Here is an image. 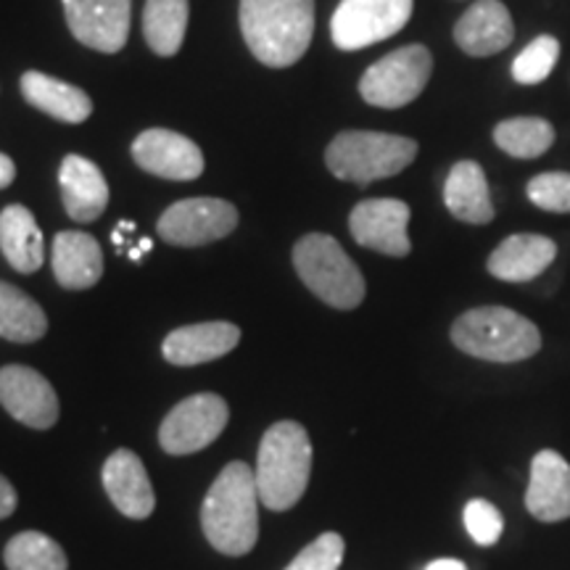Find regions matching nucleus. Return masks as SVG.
<instances>
[{
  "label": "nucleus",
  "mask_w": 570,
  "mask_h": 570,
  "mask_svg": "<svg viewBox=\"0 0 570 570\" xmlns=\"http://www.w3.org/2000/svg\"><path fill=\"white\" fill-rule=\"evenodd\" d=\"M259 502L254 468L238 460L225 465L202 508L204 533L214 550L230 558L254 550L259 539Z\"/></svg>",
  "instance_id": "f257e3e1"
},
{
  "label": "nucleus",
  "mask_w": 570,
  "mask_h": 570,
  "mask_svg": "<svg viewBox=\"0 0 570 570\" xmlns=\"http://www.w3.org/2000/svg\"><path fill=\"white\" fill-rule=\"evenodd\" d=\"M240 32L265 67H294L315 35V0H240Z\"/></svg>",
  "instance_id": "f03ea898"
},
{
  "label": "nucleus",
  "mask_w": 570,
  "mask_h": 570,
  "mask_svg": "<svg viewBox=\"0 0 570 570\" xmlns=\"http://www.w3.org/2000/svg\"><path fill=\"white\" fill-rule=\"evenodd\" d=\"M256 489L267 510L285 512L304 497L312 475V441L302 423L281 420L262 436L256 458Z\"/></svg>",
  "instance_id": "7ed1b4c3"
},
{
  "label": "nucleus",
  "mask_w": 570,
  "mask_h": 570,
  "mask_svg": "<svg viewBox=\"0 0 570 570\" xmlns=\"http://www.w3.org/2000/svg\"><path fill=\"white\" fill-rule=\"evenodd\" d=\"M452 344L487 362H523L541 348L539 327L504 306H479L452 325Z\"/></svg>",
  "instance_id": "20e7f679"
},
{
  "label": "nucleus",
  "mask_w": 570,
  "mask_h": 570,
  "mask_svg": "<svg viewBox=\"0 0 570 570\" xmlns=\"http://www.w3.org/2000/svg\"><path fill=\"white\" fill-rule=\"evenodd\" d=\"M417 156V142L389 132L346 130L333 138L325 164L338 180L367 185L386 180L410 167Z\"/></svg>",
  "instance_id": "39448f33"
},
{
  "label": "nucleus",
  "mask_w": 570,
  "mask_h": 570,
  "mask_svg": "<svg viewBox=\"0 0 570 570\" xmlns=\"http://www.w3.org/2000/svg\"><path fill=\"white\" fill-rule=\"evenodd\" d=\"M294 267L306 288L336 309H356L365 298V277L331 235H304L294 246Z\"/></svg>",
  "instance_id": "423d86ee"
},
{
  "label": "nucleus",
  "mask_w": 570,
  "mask_h": 570,
  "mask_svg": "<svg viewBox=\"0 0 570 570\" xmlns=\"http://www.w3.org/2000/svg\"><path fill=\"white\" fill-rule=\"evenodd\" d=\"M431 71L433 56L425 46H404L362 75L360 92L377 109H402L425 90Z\"/></svg>",
  "instance_id": "0eeeda50"
},
{
  "label": "nucleus",
  "mask_w": 570,
  "mask_h": 570,
  "mask_svg": "<svg viewBox=\"0 0 570 570\" xmlns=\"http://www.w3.org/2000/svg\"><path fill=\"white\" fill-rule=\"evenodd\" d=\"M415 0H341L331 35L341 51H362L404 30Z\"/></svg>",
  "instance_id": "6e6552de"
},
{
  "label": "nucleus",
  "mask_w": 570,
  "mask_h": 570,
  "mask_svg": "<svg viewBox=\"0 0 570 570\" xmlns=\"http://www.w3.org/2000/svg\"><path fill=\"white\" fill-rule=\"evenodd\" d=\"M227 417V402L217 394H196L183 399L177 407L164 417L159 428V441L161 449L167 454H194L202 452L214 441L219 439V433L225 431Z\"/></svg>",
  "instance_id": "1a4fd4ad"
},
{
  "label": "nucleus",
  "mask_w": 570,
  "mask_h": 570,
  "mask_svg": "<svg viewBox=\"0 0 570 570\" xmlns=\"http://www.w3.org/2000/svg\"><path fill=\"white\" fill-rule=\"evenodd\" d=\"M238 209L223 198H185L169 206L159 219V235L169 246H206L230 235Z\"/></svg>",
  "instance_id": "9d476101"
},
{
  "label": "nucleus",
  "mask_w": 570,
  "mask_h": 570,
  "mask_svg": "<svg viewBox=\"0 0 570 570\" xmlns=\"http://www.w3.org/2000/svg\"><path fill=\"white\" fill-rule=\"evenodd\" d=\"M71 35L101 53H119L130 38L132 0H63Z\"/></svg>",
  "instance_id": "9b49d317"
},
{
  "label": "nucleus",
  "mask_w": 570,
  "mask_h": 570,
  "mask_svg": "<svg viewBox=\"0 0 570 570\" xmlns=\"http://www.w3.org/2000/svg\"><path fill=\"white\" fill-rule=\"evenodd\" d=\"M410 206L399 198H367L356 204L348 217V230L360 246L386 256H407L412 252Z\"/></svg>",
  "instance_id": "f8f14e48"
},
{
  "label": "nucleus",
  "mask_w": 570,
  "mask_h": 570,
  "mask_svg": "<svg viewBox=\"0 0 570 570\" xmlns=\"http://www.w3.org/2000/svg\"><path fill=\"white\" fill-rule=\"evenodd\" d=\"M0 404L19 423L48 431L59 420V396L46 375L24 365L0 370Z\"/></svg>",
  "instance_id": "ddd939ff"
},
{
  "label": "nucleus",
  "mask_w": 570,
  "mask_h": 570,
  "mask_svg": "<svg viewBox=\"0 0 570 570\" xmlns=\"http://www.w3.org/2000/svg\"><path fill=\"white\" fill-rule=\"evenodd\" d=\"M132 159L140 169L164 180L188 183L202 177L204 154L194 140L173 130H146L132 142Z\"/></svg>",
  "instance_id": "4468645a"
},
{
  "label": "nucleus",
  "mask_w": 570,
  "mask_h": 570,
  "mask_svg": "<svg viewBox=\"0 0 570 570\" xmlns=\"http://www.w3.org/2000/svg\"><path fill=\"white\" fill-rule=\"evenodd\" d=\"M525 508L544 523L570 518V465L554 449H544L531 462Z\"/></svg>",
  "instance_id": "2eb2a0df"
},
{
  "label": "nucleus",
  "mask_w": 570,
  "mask_h": 570,
  "mask_svg": "<svg viewBox=\"0 0 570 570\" xmlns=\"http://www.w3.org/2000/svg\"><path fill=\"white\" fill-rule=\"evenodd\" d=\"M104 489L111 504L132 520L148 518L156 508V494L146 465L130 449H117L104 465Z\"/></svg>",
  "instance_id": "dca6fc26"
},
{
  "label": "nucleus",
  "mask_w": 570,
  "mask_h": 570,
  "mask_svg": "<svg viewBox=\"0 0 570 570\" xmlns=\"http://www.w3.org/2000/svg\"><path fill=\"white\" fill-rule=\"evenodd\" d=\"M515 27L508 6L499 0H475L454 27V40L473 59H487L510 46Z\"/></svg>",
  "instance_id": "f3484780"
},
{
  "label": "nucleus",
  "mask_w": 570,
  "mask_h": 570,
  "mask_svg": "<svg viewBox=\"0 0 570 570\" xmlns=\"http://www.w3.org/2000/svg\"><path fill=\"white\" fill-rule=\"evenodd\" d=\"M240 341V327L233 323H198L185 325L169 333L164 338V360L173 362L180 367L204 365V362H214L219 356L230 354Z\"/></svg>",
  "instance_id": "a211bd4d"
},
{
  "label": "nucleus",
  "mask_w": 570,
  "mask_h": 570,
  "mask_svg": "<svg viewBox=\"0 0 570 570\" xmlns=\"http://www.w3.org/2000/svg\"><path fill=\"white\" fill-rule=\"evenodd\" d=\"M63 209L75 223H96L109 206V185L101 169L85 156L69 154L59 169Z\"/></svg>",
  "instance_id": "6ab92c4d"
},
{
  "label": "nucleus",
  "mask_w": 570,
  "mask_h": 570,
  "mask_svg": "<svg viewBox=\"0 0 570 570\" xmlns=\"http://www.w3.org/2000/svg\"><path fill=\"white\" fill-rule=\"evenodd\" d=\"M554 256H558V246L552 238L537 233H518L504 238L491 252L487 267L497 281L529 283L552 265Z\"/></svg>",
  "instance_id": "aec40b11"
},
{
  "label": "nucleus",
  "mask_w": 570,
  "mask_h": 570,
  "mask_svg": "<svg viewBox=\"0 0 570 570\" xmlns=\"http://www.w3.org/2000/svg\"><path fill=\"white\" fill-rule=\"evenodd\" d=\"M51 265L61 288L88 291L104 277V252L92 235L63 230L53 238Z\"/></svg>",
  "instance_id": "412c9836"
},
{
  "label": "nucleus",
  "mask_w": 570,
  "mask_h": 570,
  "mask_svg": "<svg viewBox=\"0 0 570 570\" xmlns=\"http://www.w3.org/2000/svg\"><path fill=\"white\" fill-rule=\"evenodd\" d=\"M21 96L35 109L46 111L48 117L67 125H80L92 114L88 92L69 82L56 80L51 75H42V71H27L21 77Z\"/></svg>",
  "instance_id": "4be33fe9"
},
{
  "label": "nucleus",
  "mask_w": 570,
  "mask_h": 570,
  "mask_svg": "<svg viewBox=\"0 0 570 570\" xmlns=\"http://www.w3.org/2000/svg\"><path fill=\"white\" fill-rule=\"evenodd\" d=\"M444 204L452 217L468 225H489L494 219L489 183L475 161H458L444 183Z\"/></svg>",
  "instance_id": "5701e85b"
},
{
  "label": "nucleus",
  "mask_w": 570,
  "mask_h": 570,
  "mask_svg": "<svg viewBox=\"0 0 570 570\" xmlns=\"http://www.w3.org/2000/svg\"><path fill=\"white\" fill-rule=\"evenodd\" d=\"M0 248L9 265L21 275L38 273L42 267L46 262L42 230L27 206L11 204L0 212Z\"/></svg>",
  "instance_id": "b1692460"
},
{
  "label": "nucleus",
  "mask_w": 570,
  "mask_h": 570,
  "mask_svg": "<svg viewBox=\"0 0 570 570\" xmlns=\"http://www.w3.org/2000/svg\"><path fill=\"white\" fill-rule=\"evenodd\" d=\"M48 331L42 306L17 285L0 281V338L13 344H32Z\"/></svg>",
  "instance_id": "393cba45"
},
{
  "label": "nucleus",
  "mask_w": 570,
  "mask_h": 570,
  "mask_svg": "<svg viewBox=\"0 0 570 570\" xmlns=\"http://www.w3.org/2000/svg\"><path fill=\"white\" fill-rule=\"evenodd\" d=\"M188 30V0H146L142 35L156 56H175Z\"/></svg>",
  "instance_id": "a878e982"
},
{
  "label": "nucleus",
  "mask_w": 570,
  "mask_h": 570,
  "mask_svg": "<svg viewBox=\"0 0 570 570\" xmlns=\"http://www.w3.org/2000/svg\"><path fill=\"white\" fill-rule=\"evenodd\" d=\"M494 140L504 154L515 156V159H537V156L550 151L554 130L547 119L515 117L494 127Z\"/></svg>",
  "instance_id": "bb28decb"
},
{
  "label": "nucleus",
  "mask_w": 570,
  "mask_h": 570,
  "mask_svg": "<svg viewBox=\"0 0 570 570\" xmlns=\"http://www.w3.org/2000/svg\"><path fill=\"white\" fill-rule=\"evenodd\" d=\"M3 558L9 570H69V560L61 547L40 531L17 533L6 544Z\"/></svg>",
  "instance_id": "cd10ccee"
},
{
  "label": "nucleus",
  "mask_w": 570,
  "mask_h": 570,
  "mask_svg": "<svg viewBox=\"0 0 570 570\" xmlns=\"http://www.w3.org/2000/svg\"><path fill=\"white\" fill-rule=\"evenodd\" d=\"M560 59V42L552 35H541L525 51L512 61V77L520 85H539L552 75L554 63Z\"/></svg>",
  "instance_id": "c85d7f7f"
},
{
  "label": "nucleus",
  "mask_w": 570,
  "mask_h": 570,
  "mask_svg": "<svg viewBox=\"0 0 570 570\" xmlns=\"http://www.w3.org/2000/svg\"><path fill=\"white\" fill-rule=\"evenodd\" d=\"M531 204L544 212L570 214V175L568 173H544L537 175L525 185Z\"/></svg>",
  "instance_id": "c756f323"
},
{
  "label": "nucleus",
  "mask_w": 570,
  "mask_h": 570,
  "mask_svg": "<svg viewBox=\"0 0 570 570\" xmlns=\"http://www.w3.org/2000/svg\"><path fill=\"white\" fill-rule=\"evenodd\" d=\"M344 539L338 533L327 531L312 541L309 547H304L285 570H338L341 562H344Z\"/></svg>",
  "instance_id": "7c9ffc66"
},
{
  "label": "nucleus",
  "mask_w": 570,
  "mask_h": 570,
  "mask_svg": "<svg viewBox=\"0 0 570 570\" xmlns=\"http://www.w3.org/2000/svg\"><path fill=\"white\" fill-rule=\"evenodd\" d=\"M465 529L470 533V539L481 547H491L497 544L499 537L504 531V518L494 504L487 502V499H470L465 508Z\"/></svg>",
  "instance_id": "2f4dec72"
},
{
  "label": "nucleus",
  "mask_w": 570,
  "mask_h": 570,
  "mask_svg": "<svg viewBox=\"0 0 570 570\" xmlns=\"http://www.w3.org/2000/svg\"><path fill=\"white\" fill-rule=\"evenodd\" d=\"M17 510V491H13L11 481L0 475V520L9 518Z\"/></svg>",
  "instance_id": "473e14b6"
},
{
  "label": "nucleus",
  "mask_w": 570,
  "mask_h": 570,
  "mask_svg": "<svg viewBox=\"0 0 570 570\" xmlns=\"http://www.w3.org/2000/svg\"><path fill=\"white\" fill-rule=\"evenodd\" d=\"M13 177H17V167H13V161L9 159L6 154H0V190L9 188L13 183Z\"/></svg>",
  "instance_id": "72a5a7b5"
},
{
  "label": "nucleus",
  "mask_w": 570,
  "mask_h": 570,
  "mask_svg": "<svg viewBox=\"0 0 570 570\" xmlns=\"http://www.w3.org/2000/svg\"><path fill=\"white\" fill-rule=\"evenodd\" d=\"M425 570H468V566L462 560H452V558H444V560H433L431 566Z\"/></svg>",
  "instance_id": "f704fd0d"
},
{
  "label": "nucleus",
  "mask_w": 570,
  "mask_h": 570,
  "mask_svg": "<svg viewBox=\"0 0 570 570\" xmlns=\"http://www.w3.org/2000/svg\"><path fill=\"white\" fill-rule=\"evenodd\" d=\"M138 248H140L142 254H148V252H151V248H154V240H151V238H142Z\"/></svg>",
  "instance_id": "c9c22d12"
},
{
  "label": "nucleus",
  "mask_w": 570,
  "mask_h": 570,
  "mask_svg": "<svg viewBox=\"0 0 570 570\" xmlns=\"http://www.w3.org/2000/svg\"><path fill=\"white\" fill-rule=\"evenodd\" d=\"M111 240H114V244H117V246L125 244V235H122V230H119V227L111 233Z\"/></svg>",
  "instance_id": "e433bc0d"
},
{
  "label": "nucleus",
  "mask_w": 570,
  "mask_h": 570,
  "mask_svg": "<svg viewBox=\"0 0 570 570\" xmlns=\"http://www.w3.org/2000/svg\"><path fill=\"white\" fill-rule=\"evenodd\" d=\"M117 227H119V230H122V233H132V230H135V225L130 223V219H125V223H119Z\"/></svg>",
  "instance_id": "4c0bfd02"
},
{
  "label": "nucleus",
  "mask_w": 570,
  "mask_h": 570,
  "mask_svg": "<svg viewBox=\"0 0 570 570\" xmlns=\"http://www.w3.org/2000/svg\"><path fill=\"white\" fill-rule=\"evenodd\" d=\"M130 259H132V262H140V259H142L140 248H130Z\"/></svg>",
  "instance_id": "58836bf2"
}]
</instances>
